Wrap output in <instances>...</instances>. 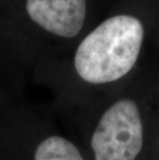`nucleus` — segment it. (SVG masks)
Returning <instances> with one entry per match:
<instances>
[{
  "label": "nucleus",
  "instance_id": "obj_1",
  "mask_svg": "<svg viewBox=\"0 0 159 160\" xmlns=\"http://www.w3.org/2000/svg\"><path fill=\"white\" fill-rule=\"evenodd\" d=\"M144 27L138 19L119 15L107 19L77 48L74 67L84 81L107 84L133 68L141 52Z\"/></svg>",
  "mask_w": 159,
  "mask_h": 160
},
{
  "label": "nucleus",
  "instance_id": "obj_2",
  "mask_svg": "<svg viewBox=\"0 0 159 160\" xmlns=\"http://www.w3.org/2000/svg\"><path fill=\"white\" fill-rule=\"evenodd\" d=\"M95 160H135L143 148V123L131 99L115 102L100 118L91 139Z\"/></svg>",
  "mask_w": 159,
  "mask_h": 160
},
{
  "label": "nucleus",
  "instance_id": "obj_3",
  "mask_svg": "<svg viewBox=\"0 0 159 160\" xmlns=\"http://www.w3.org/2000/svg\"><path fill=\"white\" fill-rule=\"evenodd\" d=\"M30 19L61 37L77 36L86 19V0H26Z\"/></svg>",
  "mask_w": 159,
  "mask_h": 160
},
{
  "label": "nucleus",
  "instance_id": "obj_4",
  "mask_svg": "<svg viewBox=\"0 0 159 160\" xmlns=\"http://www.w3.org/2000/svg\"><path fill=\"white\" fill-rule=\"evenodd\" d=\"M34 160H84L72 142L60 137H50L36 148Z\"/></svg>",
  "mask_w": 159,
  "mask_h": 160
}]
</instances>
